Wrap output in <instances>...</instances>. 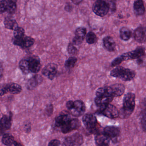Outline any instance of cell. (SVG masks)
<instances>
[{
    "label": "cell",
    "instance_id": "obj_1",
    "mask_svg": "<svg viewBox=\"0 0 146 146\" xmlns=\"http://www.w3.org/2000/svg\"><path fill=\"white\" fill-rule=\"evenodd\" d=\"M123 107L119 111V117L121 119H127L130 116L135 107V95L132 93L125 94L123 99Z\"/></svg>",
    "mask_w": 146,
    "mask_h": 146
},
{
    "label": "cell",
    "instance_id": "obj_2",
    "mask_svg": "<svg viewBox=\"0 0 146 146\" xmlns=\"http://www.w3.org/2000/svg\"><path fill=\"white\" fill-rule=\"evenodd\" d=\"M146 55L144 48L141 46L137 47L135 50L131 52L125 53L114 59L111 63L112 67L117 66L124 61L137 59Z\"/></svg>",
    "mask_w": 146,
    "mask_h": 146
},
{
    "label": "cell",
    "instance_id": "obj_3",
    "mask_svg": "<svg viewBox=\"0 0 146 146\" xmlns=\"http://www.w3.org/2000/svg\"><path fill=\"white\" fill-rule=\"evenodd\" d=\"M110 76L119 78L125 82L131 81L135 78L136 72L135 71L121 66H117L110 72Z\"/></svg>",
    "mask_w": 146,
    "mask_h": 146
},
{
    "label": "cell",
    "instance_id": "obj_4",
    "mask_svg": "<svg viewBox=\"0 0 146 146\" xmlns=\"http://www.w3.org/2000/svg\"><path fill=\"white\" fill-rule=\"evenodd\" d=\"M84 124L87 129L92 134H97L100 132L99 125L96 117L92 113L84 114L82 118Z\"/></svg>",
    "mask_w": 146,
    "mask_h": 146
},
{
    "label": "cell",
    "instance_id": "obj_5",
    "mask_svg": "<svg viewBox=\"0 0 146 146\" xmlns=\"http://www.w3.org/2000/svg\"><path fill=\"white\" fill-rule=\"evenodd\" d=\"M100 109L97 112L111 119L117 118L119 117V111L115 106L109 104L104 106L101 107Z\"/></svg>",
    "mask_w": 146,
    "mask_h": 146
},
{
    "label": "cell",
    "instance_id": "obj_6",
    "mask_svg": "<svg viewBox=\"0 0 146 146\" xmlns=\"http://www.w3.org/2000/svg\"><path fill=\"white\" fill-rule=\"evenodd\" d=\"M93 12L97 16L104 17L110 10L109 4L103 0H97L93 6Z\"/></svg>",
    "mask_w": 146,
    "mask_h": 146
},
{
    "label": "cell",
    "instance_id": "obj_7",
    "mask_svg": "<svg viewBox=\"0 0 146 146\" xmlns=\"http://www.w3.org/2000/svg\"><path fill=\"white\" fill-rule=\"evenodd\" d=\"M84 142L83 137L81 134L76 133L70 137H66L64 141L65 146H80Z\"/></svg>",
    "mask_w": 146,
    "mask_h": 146
},
{
    "label": "cell",
    "instance_id": "obj_8",
    "mask_svg": "<svg viewBox=\"0 0 146 146\" xmlns=\"http://www.w3.org/2000/svg\"><path fill=\"white\" fill-rule=\"evenodd\" d=\"M81 126L80 121L77 119H71L66 123L60 127L62 133H69L72 131L77 129Z\"/></svg>",
    "mask_w": 146,
    "mask_h": 146
},
{
    "label": "cell",
    "instance_id": "obj_9",
    "mask_svg": "<svg viewBox=\"0 0 146 146\" xmlns=\"http://www.w3.org/2000/svg\"><path fill=\"white\" fill-rule=\"evenodd\" d=\"M85 110L86 106L84 102L81 100H76L74 101L73 107L70 111L72 116L78 117L83 115Z\"/></svg>",
    "mask_w": 146,
    "mask_h": 146
},
{
    "label": "cell",
    "instance_id": "obj_10",
    "mask_svg": "<svg viewBox=\"0 0 146 146\" xmlns=\"http://www.w3.org/2000/svg\"><path fill=\"white\" fill-rule=\"evenodd\" d=\"M58 72V65L54 63L48 64L42 70L43 76L47 77L50 80H52L56 76Z\"/></svg>",
    "mask_w": 146,
    "mask_h": 146
},
{
    "label": "cell",
    "instance_id": "obj_11",
    "mask_svg": "<svg viewBox=\"0 0 146 146\" xmlns=\"http://www.w3.org/2000/svg\"><path fill=\"white\" fill-rule=\"evenodd\" d=\"M103 132L110 137L111 141L116 142L120 135V130L119 128L115 126H108L103 129Z\"/></svg>",
    "mask_w": 146,
    "mask_h": 146
},
{
    "label": "cell",
    "instance_id": "obj_12",
    "mask_svg": "<svg viewBox=\"0 0 146 146\" xmlns=\"http://www.w3.org/2000/svg\"><path fill=\"white\" fill-rule=\"evenodd\" d=\"M96 144L99 146H108L110 145L111 139L104 132L96 134L95 137Z\"/></svg>",
    "mask_w": 146,
    "mask_h": 146
},
{
    "label": "cell",
    "instance_id": "obj_13",
    "mask_svg": "<svg viewBox=\"0 0 146 146\" xmlns=\"http://www.w3.org/2000/svg\"><path fill=\"white\" fill-rule=\"evenodd\" d=\"M42 82V78L41 76L39 75H35L28 80L26 84V88L29 90H33Z\"/></svg>",
    "mask_w": 146,
    "mask_h": 146
},
{
    "label": "cell",
    "instance_id": "obj_14",
    "mask_svg": "<svg viewBox=\"0 0 146 146\" xmlns=\"http://www.w3.org/2000/svg\"><path fill=\"white\" fill-rule=\"evenodd\" d=\"M134 36L135 40L139 43L146 42V28H137L134 32Z\"/></svg>",
    "mask_w": 146,
    "mask_h": 146
},
{
    "label": "cell",
    "instance_id": "obj_15",
    "mask_svg": "<svg viewBox=\"0 0 146 146\" xmlns=\"http://www.w3.org/2000/svg\"><path fill=\"white\" fill-rule=\"evenodd\" d=\"M30 62V70L32 73H37L41 68L40 59L37 57H31L29 59Z\"/></svg>",
    "mask_w": 146,
    "mask_h": 146
},
{
    "label": "cell",
    "instance_id": "obj_16",
    "mask_svg": "<svg viewBox=\"0 0 146 146\" xmlns=\"http://www.w3.org/2000/svg\"><path fill=\"white\" fill-rule=\"evenodd\" d=\"M109 86L113 97L121 96L124 93L125 88L123 84H115Z\"/></svg>",
    "mask_w": 146,
    "mask_h": 146
},
{
    "label": "cell",
    "instance_id": "obj_17",
    "mask_svg": "<svg viewBox=\"0 0 146 146\" xmlns=\"http://www.w3.org/2000/svg\"><path fill=\"white\" fill-rule=\"evenodd\" d=\"M113 98L111 96H96L94 100L95 103L100 107L104 106L110 104L112 101Z\"/></svg>",
    "mask_w": 146,
    "mask_h": 146
},
{
    "label": "cell",
    "instance_id": "obj_18",
    "mask_svg": "<svg viewBox=\"0 0 146 146\" xmlns=\"http://www.w3.org/2000/svg\"><path fill=\"white\" fill-rule=\"evenodd\" d=\"M104 47L109 52L114 51L116 48V43L113 37L110 36L105 37L103 40Z\"/></svg>",
    "mask_w": 146,
    "mask_h": 146
},
{
    "label": "cell",
    "instance_id": "obj_19",
    "mask_svg": "<svg viewBox=\"0 0 146 146\" xmlns=\"http://www.w3.org/2000/svg\"><path fill=\"white\" fill-rule=\"evenodd\" d=\"M134 11L135 14L138 16L143 15L145 8L143 0H136L134 4Z\"/></svg>",
    "mask_w": 146,
    "mask_h": 146
},
{
    "label": "cell",
    "instance_id": "obj_20",
    "mask_svg": "<svg viewBox=\"0 0 146 146\" xmlns=\"http://www.w3.org/2000/svg\"><path fill=\"white\" fill-rule=\"evenodd\" d=\"M70 117L68 114H62L58 116L55 118V125L57 127H60L71 119Z\"/></svg>",
    "mask_w": 146,
    "mask_h": 146
},
{
    "label": "cell",
    "instance_id": "obj_21",
    "mask_svg": "<svg viewBox=\"0 0 146 146\" xmlns=\"http://www.w3.org/2000/svg\"><path fill=\"white\" fill-rule=\"evenodd\" d=\"M8 92L13 94H20L22 91V88L20 85L16 83H10L6 85Z\"/></svg>",
    "mask_w": 146,
    "mask_h": 146
},
{
    "label": "cell",
    "instance_id": "obj_22",
    "mask_svg": "<svg viewBox=\"0 0 146 146\" xmlns=\"http://www.w3.org/2000/svg\"><path fill=\"white\" fill-rule=\"evenodd\" d=\"M12 115H3L1 119V128L5 129H9L12 124Z\"/></svg>",
    "mask_w": 146,
    "mask_h": 146
},
{
    "label": "cell",
    "instance_id": "obj_23",
    "mask_svg": "<svg viewBox=\"0 0 146 146\" xmlns=\"http://www.w3.org/2000/svg\"><path fill=\"white\" fill-rule=\"evenodd\" d=\"M4 24L6 29L12 30H14L17 27H18L17 23L16 20L8 17L5 19Z\"/></svg>",
    "mask_w": 146,
    "mask_h": 146
},
{
    "label": "cell",
    "instance_id": "obj_24",
    "mask_svg": "<svg viewBox=\"0 0 146 146\" xmlns=\"http://www.w3.org/2000/svg\"><path fill=\"white\" fill-rule=\"evenodd\" d=\"M19 67L25 74H29L31 72L30 62L29 59H23L19 62Z\"/></svg>",
    "mask_w": 146,
    "mask_h": 146
},
{
    "label": "cell",
    "instance_id": "obj_25",
    "mask_svg": "<svg viewBox=\"0 0 146 146\" xmlns=\"http://www.w3.org/2000/svg\"><path fill=\"white\" fill-rule=\"evenodd\" d=\"M14 138L11 134H5L2 137V142L6 146H11L14 143Z\"/></svg>",
    "mask_w": 146,
    "mask_h": 146
},
{
    "label": "cell",
    "instance_id": "obj_26",
    "mask_svg": "<svg viewBox=\"0 0 146 146\" xmlns=\"http://www.w3.org/2000/svg\"><path fill=\"white\" fill-rule=\"evenodd\" d=\"M120 36L123 40L128 41L131 37V31L127 28L123 27L120 30Z\"/></svg>",
    "mask_w": 146,
    "mask_h": 146
},
{
    "label": "cell",
    "instance_id": "obj_27",
    "mask_svg": "<svg viewBox=\"0 0 146 146\" xmlns=\"http://www.w3.org/2000/svg\"><path fill=\"white\" fill-rule=\"evenodd\" d=\"M35 42V40L30 36H25L23 39L22 48H27L31 46Z\"/></svg>",
    "mask_w": 146,
    "mask_h": 146
},
{
    "label": "cell",
    "instance_id": "obj_28",
    "mask_svg": "<svg viewBox=\"0 0 146 146\" xmlns=\"http://www.w3.org/2000/svg\"><path fill=\"white\" fill-rule=\"evenodd\" d=\"M17 3L13 2H10L8 1L7 12L9 14H13L16 13L17 9Z\"/></svg>",
    "mask_w": 146,
    "mask_h": 146
},
{
    "label": "cell",
    "instance_id": "obj_29",
    "mask_svg": "<svg viewBox=\"0 0 146 146\" xmlns=\"http://www.w3.org/2000/svg\"><path fill=\"white\" fill-rule=\"evenodd\" d=\"M86 41L90 44H94L97 41V38L94 33L89 32L86 36Z\"/></svg>",
    "mask_w": 146,
    "mask_h": 146
},
{
    "label": "cell",
    "instance_id": "obj_30",
    "mask_svg": "<svg viewBox=\"0 0 146 146\" xmlns=\"http://www.w3.org/2000/svg\"><path fill=\"white\" fill-rule=\"evenodd\" d=\"M87 30L84 27H79L76 29L75 31V36L80 37L84 40L86 36Z\"/></svg>",
    "mask_w": 146,
    "mask_h": 146
},
{
    "label": "cell",
    "instance_id": "obj_31",
    "mask_svg": "<svg viewBox=\"0 0 146 146\" xmlns=\"http://www.w3.org/2000/svg\"><path fill=\"white\" fill-rule=\"evenodd\" d=\"M77 61V59L76 57H70L66 61L65 66L69 69L73 68L76 65Z\"/></svg>",
    "mask_w": 146,
    "mask_h": 146
},
{
    "label": "cell",
    "instance_id": "obj_32",
    "mask_svg": "<svg viewBox=\"0 0 146 146\" xmlns=\"http://www.w3.org/2000/svg\"><path fill=\"white\" fill-rule=\"evenodd\" d=\"M25 31L24 29L21 27H18L14 30L13 35L15 37H23L25 36Z\"/></svg>",
    "mask_w": 146,
    "mask_h": 146
},
{
    "label": "cell",
    "instance_id": "obj_33",
    "mask_svg": "<svg viewBox=\"0 0 146 146\" xmlns=\"http://www.w3.org/2000/svg\"><path fill=\"white\" fill-rule=\"evenodd\" d=\"M67 51L70 54H72V55H76L77 54L78 52V49L74 46V44L72 43H70L68 45Z\"/></svg>",
    "mask_w": 146,
    "mask_h": 146
},
{
    "label": "cell",
    "instance_id": "obj_34",
    "mask_svg": "<svg viewBox=\"0 0 146 146\" xmlns=\"http://www.w3.org/2000/svg\"><path fill=\"white\" fill-rule=\"evenodd\" d=\"M8 1L7 0H1V13H4L7 11Z\"/></svg>",
    "mask_w": 146,
    "mask_h": 146
},
{
    "label": "cell",
    "instance_id": "obj_35",
    "mask_svg": "<svg viewBox=\"0 0 146 146\" xmlns=\"http://www.w3.org/2000/svg\"><path fill=\"white\" fill-rule=\"evenodd\" d=\"M137 63L139 66L145 65L146 64V55L142 56L137 59Z\"/></svg>",
    "mask_w": 146,
    "mask_h": 146
},
{
    "label": "cell",
    "instance_id": "obj_36",
    "mask_svg": "<svg viewBox=\"0 0 146 146\" xmlns=\"http://www.w3.org/2000/svg\"><path fill=\"white\" fill-rule=\"evenodd\" d=\"M83 40V39H82V38L75 36L73 38V40H72V42H73L72 43L74 45L78 46V45H80V44H82Z\"/></svg>",
    "mask_w": 146,
    "mask_h": 146
},
{
    "label": "cell",
    "instance_id": "obj_37",
    "mask_svg": "<svg viewBox=\"0 0 146 146\" xmlns=\"http://www.w3.org/2000/svg\"><path fill=\"white\" fill-rule=\"evenodd\" d=\"M53 111V107L52 105H49L46 108V112L48 116H51Z\"/></svg>",
    "mask_w": 146,
    "mask_h": 146
},
{
    "label": "cell",
    "instance_id": "obj_38",
    "mask_svg": "<svg viewBox=\"0 0 146 146\" xmlns=\"http://www.w3.org/2000/svg\"><path fill=\"white\" fill-rule=\"evenodd\" d=\"M60 142L59 140L57 139L52 140L48 143V145L49 146H59L60 145Z\"/></svg>",
    "mask_w": 146,
    "mask_h": 146
},
{
    "label": "cell",
    "instance_id": "obj_39",
    "mask_svg": "<svg viewBox=\"0 0 146 146\" xmlns=\"http://www.w3.org/2000/svg\"><path fill=\"white\" fill-rule=\"evenodd\" d=\"M141 125L143 131L146 132V117H144L141 120Z\"/></svg>",
    "mask_w": 146,
    "mask_h": 146
},
{
    "label": "cell",
    "instance_id": "obj_40",
    "mask_svg": "<svg viewBox=\"0 0 146 146\" xmlns=\"http://www.w3.org/2000/svg\"><path fill=\"white\" fill-rule=\"evenodd\" d=\"M74 101H73L70 100L67 102L66 103V107L68 110H70L73 107V105H74Z\"/></svg>",
    "mask_w": 146,
    "mask_h": 146
},
{
    "label": "cell",
    "instance_id": "obj_41",
    "mask_svg": "<svg viewBox=\"0 0 146 146\" xmlns=\"http://www.w3.org/2000/svg\"><path fill=\"white\" fill-rule=\"evenodd\" d=\"M72 6L70 4H66L65 6V10L67 12H70L72 10Z\"/></svg>",
    "mask_w": 146,
    "mask_h": 146
},
{
    "label": "cell",
    "instance_id": "obj_42",
    "mask_svg": "<svg viewBox=\"0 0 146 146\" xmlns=\"http://www.w3.org/2000/svg\"><path fill=\"white\" fill-rule=\"evenodd\" d=\"M8 90H7L6 87L5 86V87H3V88L1 89V95L2 96L6 94L7 93H8Z\"/></svg>",
    "mask_w": 146,
    "mask_h": 146
},
{
    "label": "cell",
    "instance_id": "obj_43",
    "mask_svg": "<svg viewBox=\"0 0 146 146\" xmlns=\"http://www.w3.org/2000/svg\"><path fill=\"white\" fill-rule=\"evenodd\" d=\"M72 2L75 5H79L81 2H82L83 0H71Z\"/></svg>",
    "mask_w": 146,
    "mask_h": 146
},
{
    "label": "cell",
    "instance_id": "obj_44",
    "mask_svg": "<svg viewBox=\"0 0 146 146\" xmlns=\"http://www.w3.org/2000/svg\"><path fill=\"white\" fill-rule=\"evenodd\" d=\"M13 144H14V145H15V146H20V145H21V144H20V143H18L17 142V141H15L14 142V143H13Z\"/></svg>",
    "mask_w": 146,
    "mask_h": 146
},
{
    "label": "cell",
    "instance_id": "obj_45",
    "mask_svg": "<svg viewBox=\"0 0 146 146\" xmlns=\"http://www.w3.org/2000/svg\"><path fill=\"white\" fill-rule=\"evenodd\" d=\"M7 1L10 2H15V3H17V0H7Z\"/></svg>",
    "mask_w": 146,
    "mask_h": 146
},
{
    "label": "cell",
    "instance_id": "obj_46",
    "mask_svg": "<svg viewBox=\"0 0 146 146\" xmlns=\"http://www.w3.org/2000/svg\"><path fill=\"white\" fill-rule=\"evenodd\" d=\"M143 105L145 106H146V97L144 98V100H143Z\"/></svg>",
    "mask_w": 146,
    "mask_h": 146
},
{
    "label": "cell",
    "instance_id": "obj_47",
    "mask_svg": "<svg viewBox=\"0 0 146 146\" xmlns=\"http://www.w3.org/2000/svg\"></svg>",
    "mask_w": 146,
    "mask_h": 146
},
{
    "label": "cell",
    "instance_id": "obj_48",
    "mask_svg": "<svg viewBox=\"0 0 146 146\" xmlns=\"http://www.w3.org/2000/svg\"><path fill=\"white\" fill-rule=\"evenodd\" d=\"M96 1H97V0H96Z\"/></svg>",
    "mask_w": 146,
    "mask_h": 146
}]
</instances>
